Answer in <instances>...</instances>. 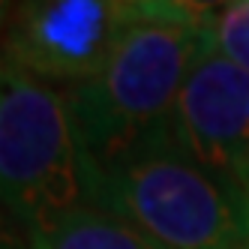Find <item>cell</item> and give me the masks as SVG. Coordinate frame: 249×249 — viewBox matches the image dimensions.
<instances>
[{"label": "cell", "instance_id": "5b68a950", "mask_svg": "<svg viewBox=\"0 0 249 249\" xmlns=\"http://www.w3.org/2000/svg\"><path fill=\"white\" fill-rule=\"evenodd\" d=\"M171 141L219 180L234 183L249 168V72L213 48L195 60L180 87Z\"/></svg>", "mask_w": 249, "mask_h": 249}, {"label": "cell", "instance_id": "7a4b0ae2", "mask_svg": "<svg viewBox=\"0 0 249 249\" xmlns=\"http://www.w3.org/2000/svg\"><path fill=\"white\" fill-rule=\"evenodd\" d=\"M90 204L126 219L165 249L249 243V210L240 189L204 171L171 135L93 171Z\"/></svg>", "mask_w": 249, "mask_h": 249}, {"label": "cell", "instance_id": "277c9868", "mask_svg": "<svg viewBox=\"0 0 249 249\" xmlns=\"http://www.w3.org/2000/svg\"><path fill=\"white\" fill-rule=\"evenodd\" d=\"M129 21V0H30L9 3L0 27V60L57 87L99 75Z\"/></svg>", "mask_w": 249, "mask_h": 249}, {"label": "cell", "instance_id": "9c48e42d", "mask_svg": "<svg viewBox=\"0 0 249 249\" xmlns=\"http://www.w3.org/2000/svg\"><path fill=\"white\" fill-rule=\"evenodd\" d=\"M237 189H240V195H243V204H246V210H249V168L240 174V180H237Z\"/></svg>", "mask_w": 249, "mask_h": 249}, {"label": "cell", "instance_id": "8992f818", "mask_svg": "<svg viewBox=\"0 0 249 249\" xmlns=\"http://www.w3.org/2000/svg\"><path fill=\"white\" fill-rule=\"evenodd\" d=\"M33 249H165L138 231L126 219L108 210L84 204L51 228L48 234L33 237Z\"/></svg>", "mask_w": 249, "mask_h": 249}, {"label": "cell", "instance_id": "6da1fadb", "mask_svg": "<svg viewBox=\"0 0 249 249\" xmlns=\"http://www.w3.org/2000/svg\"><path fill=\"white\" fill-rule=\"evenodd\" d=\"M213 3L135 0L99 75L69 87L87 177L171 135L180 87L207 51Z\"/></svg>", "mask_w": 249, "mask_h": 249}, {"label": "cell", "instance_id": "30bf717a", "mask_svg": "<svg viewBox=\"0 0 249 249\" xmlns=\"http://www.w3.org/2000/svg\"><path fill=\"white\" fill-rule=\"evenodd\" d=\"M237 249H249V243H243V246H237Z\"/></svg>", "mask_w": 249, "mask_h": 249}, {"label": "cell", "instance_id": "3957f363", "mask_svg": "<svg viewBox=\"0 0 249 249\" xmlns=\"http://www.w3.org/2000/svg\"><path fill=\"white\" fill-rule=\"evenodd\" d=\"M0 204L30 237L90 204V177L69 87L24 75L0 60Z\"/></svg>", "mask_w": 249, "mask_h": 249}, {"label": "cell", "instance_id": "52a82bcc", "mask_svg": "<svg viewBox=\"0 0 249 249\" xmlns=\"http://www.w3.org/2000/svg\"><path fill=\"white\" fill-rule=\"evenodd\" d=\"M204 33L207 48L249 72V0L213 3Z\"/></svg>", "mask_w": 249, "mask_h": 249}, {"label": "cell", "instance_id": "ba28073f", "mask_svg": "<svg viewBox=\"0 0 249 249\" xmlns=\"http://www.w3.org/2000/svg\"><path fill=\"white\" fill-rule=\"evenodd\" d=\"M0 249H33L30 231L0 204Z\"/></svg>", "mask_w": 249, "mask_h": 249}]
</instances>
